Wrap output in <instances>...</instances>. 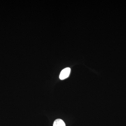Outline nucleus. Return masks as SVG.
Instances as JSON below:
<instances>
[{"mask_svg": "<svg viewBox=\"0 0 126 126\" xmlns=\"http://www.w3.org/2000/svg\"><path fill=\"white\" fill-rule=\"evenodd\" d=\"M53 126H65V124L63 120L58 119L54 121Z\"/></svg>", "mask_w": 126, "mask_h": 126, "instance_id": "2", "label": "nucleus"}, {"mask_svg": "<svg viewBox=\"0 0 126 126\" xmlns=\"http://www.w3.org/2000/svg\"><path fill=\"white\" fill-rule=\"evenodd\" d=\"M70 73V69L69 68H66L61 71L60 75L59 78L61 80L65 79L69 76Z\"/></svg>", "mask_w": 126, "mask_h": 126, "instance_id": "1", "label": "nucleus"}]
</instances>
